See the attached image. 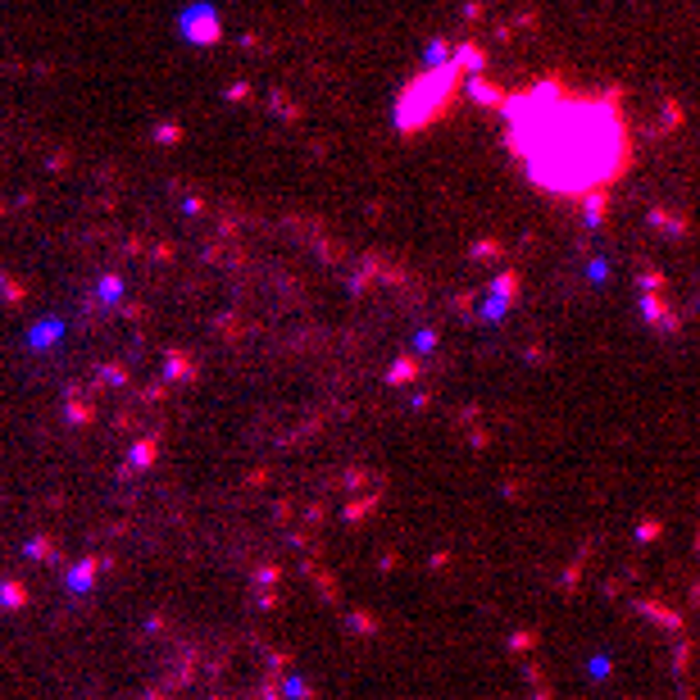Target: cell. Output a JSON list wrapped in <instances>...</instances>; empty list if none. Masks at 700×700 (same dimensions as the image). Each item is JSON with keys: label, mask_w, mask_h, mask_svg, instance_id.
I'll return each instance as SVG.
<instances>
[{"label": "cell", "mask_w": 700, "mask_h": 700, "mask_svg": "<svg viewBox=\"0 0 700 700\" xmlns=\"http://www.w3.org/2000/svg\"><path fill=\"white\" fill-rule=\"evenodd\" d=\"M501 119L505 146L527 182L555 200L596 205L637 164V137L614 87L541 78L501 91Z\"/></svg>", "instance_id": "obj_1"}, {"label": "cell", "mask_w": 700, "mask_h": 700, "mask_svg": "<svg viewBox=\"0 0 700 700\" xmlns=\"http://www.w3.org/2000/svg\"><path fill=\"white\" fill-rule=\"evenodd\" d=\"M473 69H482V51H473V46L455 51L446 64L423 69L405 91H400L396 128L400 132H423V128H432V123H441L455 110V100H459V91H464V82L473 78Z\"/></svg>", "instance_id": "obj_2"}]
</instances>
